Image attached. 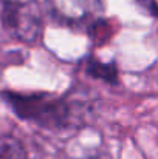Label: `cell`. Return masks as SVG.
Returning <instances> with one entry per match:
<instances>
[{"mask_svg": "<svg viewBox=\"0 0 158 159\" xmlns=\"http://www.w3.org/2000/svg\"><path fill=\"white\" fill-rule=\"evenodd\" d=\"M3 98L19 117L44 128L62 130L76 127L85 114V108L76 104V101L47 93H5Z\"/></svg>", "mask_w": 158, "mask_h": 159, "instance_id": "1", "label": "cell"}, {"mask_svg": "<svg viewBox=\"0 0 158 159\" xmlns=\"http://www.w3.org/2000/svg\"><path fill=\"white\" fill-rule=\"evenodd\" d=\"M6 33L25 43H36L44 34V11L36 0H9L2 6Z\"/></svg>", "mask_w": 158, "mask_h": 159, "instance_id": "2", "label": "cell"}, {"mask_svg": "<svg viewBox=\"0 0 158 159\" xmlns=\"http://www.w3.org/2000/svg\"><path fill=\"white\" fill-rule=\"evenodd\" d=\"M51 17L67 26H84L104 11V0H47Z\"/></svg>", "mask_w": 158, "mask_h": 159, "instance_id": "3", "label": "cell"}, {"mask_svg": "<svg viewBox=\"0 0 158 159\" xmlns=\"http://www.w3.org/2000/svg\"><path fill=\"white\" fill-rule=\"evenodd\" d=\"M85 71L90 76L101 79L104 82H108V84L118 82V71H116V66L112 63H103L96 59H87L85 60Z\"/></svg>", "mask_w": 158, "mask_h": 159, "instance_id": "4", "label": "cell"}, {"mask_svg": "<svg viewBox=\"0 0 158 159\" xmlns=\"http://www.w3.org/2000/svg\"><path fill=\"white\" fill-rule=\"evenodd\" d=\"M23 144L12 136H0V159H26Z\"/></svg>", "mask_w": 158, "mask_h": 159, "instance_id": "5", "label": "cell"}, {"mask_svg": "<svg viewBox=\"0 0 158 159\" xmlns=\"http://www.w3.org/2000/svg\"><path fill=\"white\" fill-rule=\"evenodd\" d=\"M136 5L151 17H158V0H135Z\"/></svg>", "mask_w": 158, "mask_h": 159, "instance_id": "6", "label": "cell"}]
</instances>
